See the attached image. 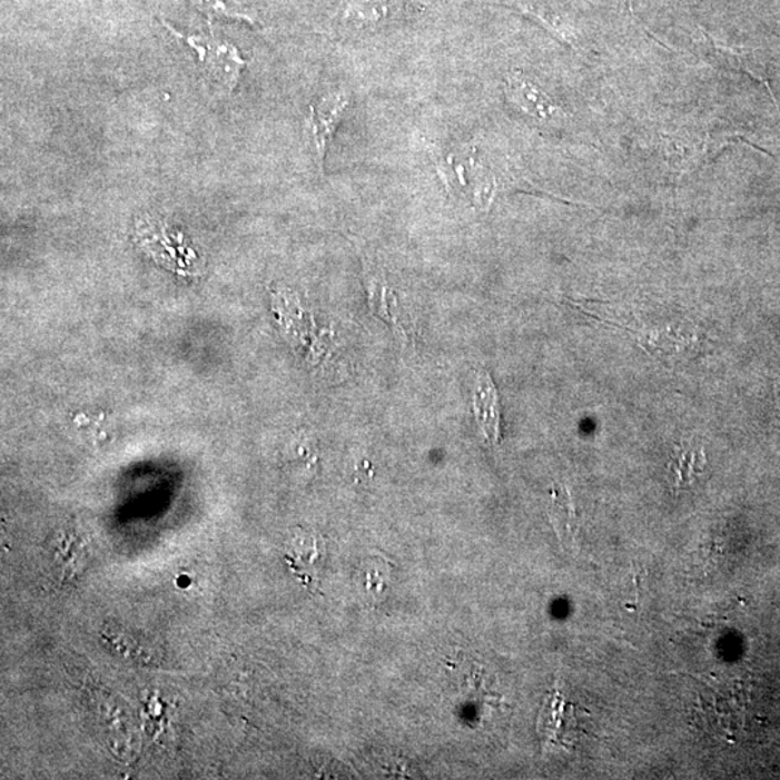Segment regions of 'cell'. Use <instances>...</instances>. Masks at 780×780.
I'll return each mask as SVG.
<instances>
[{
  "mask_svg": "<svg viewBox=\"0 0 780 780\" xmlns=\"http://www.w3.org/2000/svg\"><path fill=\"white\" fill-rule=\"evenodd\" d=\"M394 0H353L346 17L361 26H376L389 17Z\"/></svg>",
  "mask_w": 780,
  "mask_h": 780,
  "instance_id": "7",
  "label": "cell"
},
{
  "mask_svg": "<svg viewBox=\"0 0 780 780\" xmlns=\"http://www.w3.org/2000/svg\"><path fill=\"white\" fill-rule=\"evenodd\" d=\"M441 181L478 211H488L498 194L515 190L516 176L497 169L477 145H458L438 164Z\"/></svg>",
  "mask_w": 780,
  "mask_h": 780,
  "instance_id": "1",
  "label": "cell"
},
{
  "mask_svg": "<svg viewBox=\"0 0 780 780\" xmlns=\"http://www.w3.org/2000/svg\"><path fill=\"white\" fill-rule=\"evenodd\" d=\"M505 95L509 103L515 106L523 113L537 120H554L562 115L559 105L547 96L535 82L526 79L520 71L507 75L505 81Z\"/></svg>",
  "mask_w": 780,
  "mask_h": 780,
  "instance_id": "4",
  "label": "cell"
},
{
  "mask_svg": "<svg viewBox=\"0 0 780 780\" xmlns=\"http://www.w3.org/2000/svg\"><path fill=\"white\" fill-rule=\"evenodd\" d=\"M705 453L694 444H682L673 452L668 473L673 488L684 491L699 480L705 470Z\"/></svg>",
  "mask_w": 780,
  "mask_h": 780,
  "instance_id": "6",
  "label": "cell"
},
{
  "mask_svg": "<svg viewBox=\"0 0 780 780\" xmlns=\"http://www.w3.org/2000/svg\"><path fill=\"white\" fill-rule=\"evenodd\" d=\"M350 93L338 89L327 91L309 105L304 124V137L319 174L324 172V161H326L329 144H332L338 126L342 125L347 109L350 108Z\"/></svg>",
  "mask_w": 780,
  "mask_h": 780,
  "instance_id": "3",
  "label": "cell"
},
{
  "mask_svg": "<svg viewBox=\"0 0 780 780\" xmlns=\"http://www.w3.org/2000/svg\"><path fill=\"white\" fill-rule=\"evenodd\" d=\"M164 26L190 48L203 85L213 96L227 97L234 93L246 66L234 43L215 36H184L168 23L164 22Z\"/></svg>",
  "mask_w": 780,
  "mask_h": 780,
  "instance_id": "2",
  "label": "cell"
},
{
  "mask_svg": "<svg viewBox=\"0 0 780 780\" xmlns=\"http://www.w3.org/2000/svg\"><path fill=\"white\" fill-rule=\"evenodd\" d=\"M208 18L236 19L256 26L255 14L247 12L239 0H191Z\"/></svg>",
  "mask_w": 780,
  "mask_h": 780,
  "instance_id": "8",
  "label": "cell"
},
{
  "mask_svg": "<svg viewBox=\"0 0 780 780\" xmlns=\"http://www.w3.org/2000/svg\"><path fill=\"white\" fill-rule=\"evenodd\" d=\"M552 522L561 537H569L575 534V509L569 493H555L552 498Z\"/></svg>",
  "mask_w": 780,
  "mask_h": 780,
  "instance_id": "9",
  "label": "cell"
},
{
  "mask_svg": "<svg viewBox=\"0 0 780 780\" xmlns=\"http://www.w3.org/2000/svg\"><path fill=\"white\" fill-rule=\"evenodd\" d=\"M778 392H779V395H780V386H779V391H778Z\"/></svg>",
  "mask_w": 780,
  "mask_h": 780,
  "instance_id": "10",
  "label": "cell"
},
{
  "mask_svg": "<svg viewBox=\"0 0 780 780\" xmlns=\"http://www.w3.org/2000/svg\"><path fill=\"white\" fill-rule=\"evenodd\" d=\"M474 412H476L477 423L484 438L491 444H496L498 441L497 394L491 376L484 372H480L476 377Z\"/></svg>",
  "mask_w": 780,
  "mask_h": 780,
  "instance_id": "5",
  "label": "cell"
}]
</instances>
